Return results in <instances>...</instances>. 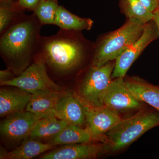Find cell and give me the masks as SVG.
<instances>
[{
	"label": "cell",
	"instance_id": "obj_1",
	"mask_svg": "<svg viewBox=\"0 0 159 159\" xmlns=\"http://www.w3.org/2000/svg\"><path fill=\"white\" fill-rule=\"evenodd\" d=\"M94 45L82 36L81 31L60 29L52 36H41L34 61L45 64L47 71L60 77H66L81 66L90 53L93 54Z\"/></svg>",
	"mask_w": 159,
	"mask_h": 159
},
{
	"label": "cell",
	"instance_id": "obj_2",
	"mask_svg": "<svg viewBox=\"0 0 159 159\" xmlns=\"http://www.w3.org/2000/svg\"><path fill=\"white\" fill-rule=\"evenodd\" d=\"M42 26L34 13H24L0 34V54L7 68L16 76L34 62Z\"/></svg>",
	"mask_w": 159,
	"mask_h": 159
},
{
	"label": "cell",
	"instance_id": "obj_3",
	"mask_svg": "<svg viewBox=\"0 0 159 159\" xmlns=\"http://www.w3.org/2000/svg\"><path fill=\"white\" fill-rule=\"evenodd\" d=\"M145 24L135 19H127L119 29L101 38L94 44L91 65L100 66L113 61L139 39Z\"/></svg>",
	"mask_w": 159,
	"mask_h": 159
},
{
	"label": "cell",
	"instance_id": "obj_4",
	"mask_svg": "<svg viewBox=\"0 0 159 159\" xmlns=\"http://www.w3.org/2000/svg\"><path fill=\"white\" fill-rule=\"evenodd\" d=\"M159 125V112L140 111L122 119L105 134L103 152H115L136 141L149 129Z\"/></svg>",
	"mask_w": 159,
	"mask_h": 159
},
{
	"label": "cell",
	"instance_id": "obj_5",
	"mask_svg": "<svg viewBox=\"0 0 159 159\" xmlns=\"http://www.w3.org/2000/svg\"><path fill=\"white\" fill-rule=\"evenodd\" d=\"M112 61L100 66L91 65L83 77L77 94L89 106H104L103 98L113 80L115 63Z\"/></svg>",
	"mask_w": 159,
	"mask_h": 159
},
{
	"label": "cell",
	"instance_id": "obj_6",
	"mask_svg": "<svg viewBox=\"0 0 159 159\" xmlns=\"http://www.w3.org/2000/svg\"><path fill=\"white\" fill-rule=\"evenodd\" d=\"M0 84L2 86L15 87L32 94L47 90L63 91L60 86L51 79L45 64L40 60L34 61L20 75Z\"/></svg>",
	"mask_w": 159,
	"mask_h": 159
},
{
	"label": "cell",
	"instance_id": "obj_7",
	"mask_svg": "<svg viewBox=\"0 0 159 159\" xmlns=\"http://www.w3.org/2000/svg\"><path fill=\"white\" fill-rule=\"evenodd\" d=\"M158 38V31L154 22L152 20L145 24L140 37L115 60L112 79L124 78L131 66L147 46Z\"/></svg>",
	"mask_w": 159,
	"mask_h": 159
},
{
	"label": "cell",
	"instance_id": "obj_8",
	"mask_svg": "<svg viewBox=\"0 0 159 159\" xmlns=\"http://www.w3.org/2000/svg\"><path fill=\"white\" fill-rule=\"evenodd\" d=\"M104 106L118 112L141 110L143 102L137 99L125 85L124 78L113 79L104 95Z\"/></svg>",
	"mask_w": 159,
	"mask_h": 159
},
{
	"label": "cell",
	"instance_id": "obj_9",
	"mask_svg": "<svg viewBox=\"0 0 159 159\" xmlns=\"http://www.w3.org/2000/svg\"><path fill=\"white\" fill-rule=\"evenodd\" d=\"M122 119L119 113L106 107H92L88 106L85 128L97 142L103 143L105 134Z\"/></svg>",
	"mask_w": 159,
	"mask_h": 159
},
{
	"label": "cell",
	"instance_id": "obj_10",
	"mask_svg": "<svg viewBox=\"0 0 159 159\" xmlns=\"http://www.w3.org/2000/svg\"><path fill=\"white\" fill-rule=\"evenodd\" d=\"M88 105L73 92L64 91L57 102L53 114L70 125L83 127L85 125Z\"/></svg>",
	"mask_w": 159,
	"mask_h": 159
},
{
	"label": "cell",
	"instance_id": "obj_11",
	"mask_svg": "<svg viewBox=\"0 0 159 159\" xmlns=\"http://www.w3.org/2000/svg\"><path fill=\"white\" fill-rule=\"evenodd\" d=\"M42 118L26 110L11 114L1 122V134L11 141L24 140L29 136L36 122Z\"/></svg>",
	"mask_w": 159,
	"mask_h": 159
},
{
	"label": "cell",
	"instance_id": "obj_12",
	"mask_svg": "<svg viewBox=\"0 0 159 159\" xmlns=\"http://www.w3.org/2000/svg\"><path fill=\"white\" fill-rule=\"evenodd\" d=\"M93 142L63 145L51 149L40 157L42 159H84L97 157L103 151L102 143Z\"/></svg>",
	"mask_w": 159,
	"mask_h": 159
},
{
	"label": "cell",
	"instance_id": "obj_13",
	"mask_svg": "<svg viewBox=\"0 0 159 159\" xmlns=\"http://www.w3.org/2000/svg\"><path fill=\"white\" fill-rule=\"evenodd\" d=\"M63 92L47 90L32 94L25 110L43 118L54 115V109Z\"/></svg>",
	"mask_w": 159,
	"mask_h": 159
},
{
	"label": "cell",
	"instance_id": "obj_14",
	"mask_svg": "<svg viewBox=\"0 0 159 159\" xmlns=\"http://www.w3.org/2000/svg\"><path fill=\"white\" fill-rule=\"evenodd\" d=\"M8 89L0 90V116L1 117L21 111L26 109L32 94L26 91Z\"/></svg>",
	"mask_w": 159,
	"mask_h": 159
},
{
	"label": "cell",
	"instance_id": "obj_15",
	"mask_svg": "<svg viewBox=\"0 0 159 159\" xmlns=\"http://www.w3.org/2000/svg\"><path fill=\"white\" fill-rule=\"evenodd\" d=\"M125 85L137 99L159 112V86L154 85L138 77L125 80Z\"/></svg>",
	"mask_w": 159,
	"mask_h": 159
},
{
	"label": "cell",
	"instance_id": "obj_16",
	"mask_svg": "<svg viewBox=\"0 0 159 159\" xmlns=\"http://www.w3.org/2000/svg\"><path fill=\"white\" fill-rule=\"evenodd\" d=\"M57 145L52 143H43L29 137L24 139L19 147L9 152L1 150V159H30L54 148Z\"/></svg>",
	"mask_w": 159,
	"mask_h": 159
},
{
	"label": "cell",
	"instance_id": "obj_17",
	"mask_svg": "<svg viewBox=\"0 0 159 159\" xmlns=\"http://www.w3.org/2000/svg\"><path fill=\"white\" fill-rule=\"evenodd\" d=\"M68 125L66 121L54 115L39 119L32 128L29 137L36 140H50L54 139Z\"/></svg>",
	"mask_w": 159,
	"mask_h": 159
},
{
	"label": "cell",
	"instance_id": "obj_18",
	"mask_svg": "<svg viewBox=\"0 0 159 159\" xmlns=\"http://www.w3.org/2000/svg\"><path fill=\"white\" fill-rule=\"evenodd\" d=\"M97 142L86 129L68 124L50 143L56 145Z\"/></svg>",
	"mask_w": 159,
	"mask_h": 159
},
{
	"label": "cell",
	"instance_id": "obj_19",
	"mask_svg": "<svg viewBox=\"0 0 159 159\" xmlns=\"http://www.w3.org/2000/svg\"><path fill=\"white\" fill-rule=\"evenodd\" d=\"M93 24V21L91 19L80 17L71 13L63 6H59L54 25L59 27L60 29L81 31L91 30Z\"/></svg>",
	"mask_w": 159,
	"mask_h": 159
},
{
	"label": "cell",
	"instance_id": "obj_20",
	"mask_svg": "<svg viewBox=\"0 0 159 159\" xmlns=\"http://www.w3.org/2000/svg\"><path fill=\"white\" fill-rule=\"evenodd\" d=\"M119 6L121 12L127 19H135L144 24L149 22L153 19V12L139 0H119Z\"/></svg>",
	"mask_w": 159,
	"mask_h": 159
},
{
	"label": "cell",
	"instance_id": "obj_21",
	"mask_svg": "<svg viewBox=\"0 0 159 159\" xmlns=\"http://www.w3.org/2000/svg\"><path fill=\"white\" fill-rule=\"evenodd\" d=\"M59 6L57 0H40L33 13L42 25H54Z\"/></svg>",
	"mask_w": 159,
	"mask_h": 159
},
{
	"label": "cell",
	"instance_id": "obj_22",
	"mask_svg": "<svg viewBox=\"0 0 159 159\" xmlns=\"http://www.w3.org/2000/svg\"><path fill=\"white\" fill-rule=\"evenodd\" d=\"M14 1L0 3V34L9 28L21 15L25 13L16 7Z\"/></svg>",
	"mask_w": 159,
	"mask_h": 159
},
{
	"label": "cell",
	"instance_id": "obj_23",
	"mask_svg": "<svg viewBox=\"0 0 159 159\" xmlns=\"http://www.w3.org/2000/svg\"><path fill=\"white\" fill-rule=\"evenodd\" d=\"M16 1L18 6L24 11L25 9H28L34 11L40 0H18Z\"/></svg>",
	"mask_w": 159,
	"mask_h": 159
},
{
	"label": "cell",
	"instance_id": "obj_24",
	"mask_svg": "<svg viewBox=\"0 0 159 159\" xmlns=\"http://www.w3.org/2000/svg\"><path fill=\"white\" fill-rule=\"evenodd\" d=\"M16 77L14 73L9 69L2 70L0 71V84L11 80Z\"/></svg>",
	"mask_w": 159,
	"mask_h": 159
},
{
	"label": "cell",
	"instance_id": "obj_25",
	"mask_svg": "<svg viewBox=\"0 0 159 159\" xmlns=\"http://www.w3.org/2000/svg\"><path fill=\"white\" fill-rule=\"evenodd\" d=\"M145 5V7L151 12L156 11L159 7V2L158 0H139Z\"/></svg>",
	"mask_w": 159,
	"mask_h": 159
},
{
	"label": "cell",
	"instance_id": "obj_26",
	"mask_svg": "<svg viewBox=\"0 0 159 159\" xmlns=\"http://www.w3.org/2000/svg\"><path fill=\"white\" fill-rule=\"evenodd\" d=\"M154 16L152 20L154 22L159 33V10H157L153 12Z\"/></svg>",
	"mask_w": 159,
	"mask_h": 159
},
{
	"label": "cell",
	"instance_id": "obj_27",
	"mask_svg": "<svg viewBox=\"0 0 159 159\" xmlns=\"http://www.w3.org/2000/svg\"><path fill=\"white\" fill-rule=\"evenodd\" d=\"M11 0H0V3H5L9 2Z\"/></svg>",
	"mask_w": 159,
	"mask_h": 159
},
{
	"label": "cell",
	"instance_id": "obj_28",
	"mask_svg": "<svg viewBox=\"0 0 159 159\" xmlns=\"http://www.w3.org/2000/svg\"><path fill=\"white\" fill-rule=\"evenodd\" d=\"M157 10H159V7L158 8V9H157Z\"/></svg>",
	"mask_w": 159,
	"mask_h": 159
},
{
	"label": "cell",
	"instance_id": "obj_29",
	"mask_svg": "<svg viewBox=\"0 0 159 159\" xmlns=\"http://www.w3.org/2000/svg\"><path fill=\"white\" fill-rule=\"evenodd\" d=\"M15 1H18V0H15Z\"/></svg>",
	"mask_w": 159,
	"mask_h": 159
},
{
	"label": "cell",
	"instance_id": "obj_30",
	"mask_svg": "<svg viewBox=\"0 0 159 159\" xmlns=\"http://www.w3.org/2000/svg\"><path fill=\"white\" fill-rule=\"evenodd\" d=\"M158 1H159V0H158Z\"/></svg>",
	"mask_w": 159,
	"mask_h": 159
}]
</instances>
